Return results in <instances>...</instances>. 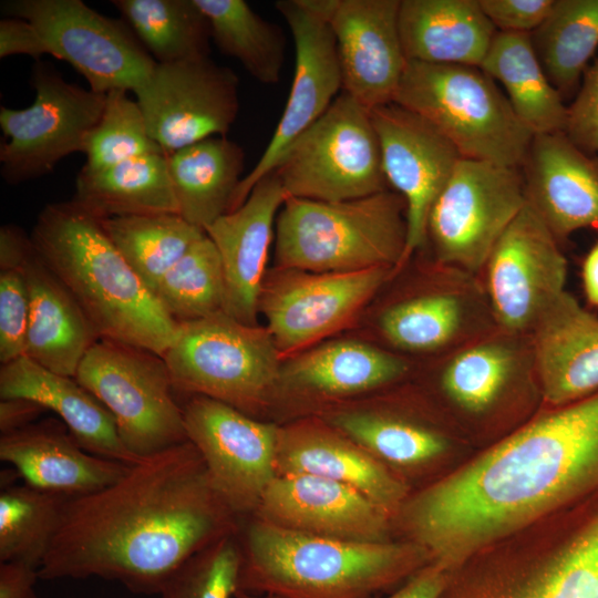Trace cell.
Segmentation results:
<instances>
[{
    "label": "cell",
    "mask_w": 598,
    "mask_h": 598,
    "mask_svg": "<svg viewBox=\"0 0 598 598\" xmlns=\"http://www.w3.org/2000/svg\"><path fill=\"white\" fill-rule=\"evenodd\" d=\"M238 530V516L186 441L143 457L103 489L68 498L39 577H97L158 595L188 558Z\"/></svg>",
    "instance_id": "obj_1"
},
{
    "label": "cell",
    "mask_w": 598,
    "mask_h": 598,
    "mask_svg": "<svg viewBox=\"0 0 598 598\" xmlns=\"http://www.w3.org/2000/svg\"><path fill=\"white\" fill-rule=\"evenodd\" d=\"M596 484L598 393L527 421L403 514L415 544L452 569L471 548Z\"/></svg>",
    "instance_id": "obj_2"
},
{
    "label": "cell",
    "mask_w": 598,
    "mask_h": 598,
    "mask_svg": "<svg viewBox=\"0 0 598 598\" xmlns=\"http://www.w3.org/2000/svg\"><path fill=\"white\" fill-rule=\"evenodd\" d=\"M30 236L100 339L164 355L179 323L126 262L102 218L73 199L53 203L41 210Z\"/></svg>",
    "instance_id": "obj_3"
},
{
    "label": "cell",
    "mask_w": 598,
    "mask_h": 598,
    "mask_svg": "<svg viewBox=\"0 0 598 598\" xmlns=\"http://www.w3.org/2000/svg\"><path fill=\"white\" fill-rule=\"evenodd\" d=\"M238 538L239 590L277 598H377L433 560L415 543L320 537L255 516Z\"/></svg>",
    "instance_id": "obj_4"
},
{
    "label": "cell",
    "mask_w": 598,
    "mask_h": 598,
    "mask_svg": "<svg viewBox=\"0 0 598 598\" xmlns=\"http://www.w3.org/2000/svg\"><path fill=\"white\" fill-rule=\"evenodd\" d=\"M406 238V204L395 190L342 202L287 197L276 219L275 262L311 272L395 271Z\"/></svg>",
    "instance_id": "obj_5"
},
{
    "label": "cell",
    "mask_w": 598,
    "mask_h": 598,
    "mask_svg": "<svg viewBox=\"0 0 598 598\" xmlns=\"http://www.w3.org/2000/svg\"><path fill=\"white\" fill-rule=\"evenodd\" d=\"M393 103L432 124L463 158L520 168L534 137L480 66L406 61Z\"/></svg>",
    "instance_id": "obj_6"
},
{
    "label": "cell",
    "mask_w": 598,
    "mask_h": 598,
    "mask_svg": "<svg viewBox=\"0 0 598 598\" xmlns=\"http://www.w3.org/2000/svg\"><path fill=\"white\" fill-rule=\"evenodd\" d=\"M279 351L267 328L224 311L179 323L165 351L174 390L206 396L255 417L280 377Z\"/></svg>",
    "instance_id": "obj_7"
},
{
    "label": "cell",
    "mask_w": 598,
    "mask_h": 598,
    "mask_svg": "<svg viewBox=\"0 0 598 598\" xmlns=\"http://www.w3.org/2000/svg\"><path fill=\"white\" fill-rule=\"evenodd\" d=\"M271 173L287 197L342 202L389 189L370 111L342 91Z\"/></svg>",
    "instance_id": "obj_8"
},
{
    "label": "cell",
    "mask_w": 598,
    "mask_h": 598,
    "mask_svg": "<svg viewBox=\"0 0 598 598\" xmlns=\"http://www.w3.org/2000/svg\"><path fill=\"white\" fill-rule=\"evenodd\" d=\"M74 379L112 414L124 446L143 458L188 441L183 408L163 357L100 339Z\"/></svg>",
    "instance_id": "obj_9"
},
{
    "label": "cell",
    "mask_w": 598,
    "mask_h": 598,
    "mask_svg": "<svg viewBox=\"0 0 598 598\" xmlns=\"http://www.w3.org/2000/svg\"><path fill=\"white\" fill-rule=\"evenodd\" d=\"M525 205L520 168L461 157L430 209L426 245L437 261L481 275Z\"/></svg>",
    "instance_id": "obj_10"
},
{
    "label": "cell",
    "mask_w": 598,
    "mask_h": 598,
    "mask_svg": "<svg viewBox=\"0 0 598 598\" xmlns=\"http://www.w3.org/2000/svg\"><path fill=\"white\" fill-rule=\"evenodd\" d=\"M33 103L24 109L0 107V173L9 184L47 175L64 157L84 152L101 118L106 94L65 81L47 63L31 72Z\"/></svg>",
    "instance_id": "obj_11"
},
{
    "label": "cell",
    "mask_w": 598,
    "mask_h": 598,
    "mask_svg": "<svg viewBox=\"0 0 598 598\" xmlns=\"http://www.w3.org/2000/svg\"><path fill=\"white\" fill-rule=\"evenodd\" d=\"M2 7L7 17L30 21L48 53L68 62L94 92L134 91L156 65L124 21L81 0H13Z\"/></svg>",
    "instance_id": "obj_12"
},
{
    "label": "cell",
    "mask_w": 598,
    "mask_h": 598,
    "mask_svg": "<svg viewBox=\"0 0 598 598\" xmlns=\"http://www.w3.org/2000/svg\"><path fill=\"white\" fill-rule=\"evenodd\" d=\"M567 270L558 240L526 202L481 272L497 327L530 334L566 291Z\"/></svg>",
    "instance_id": "obj_13"
},
{
    "label": "cell",
    "mask_w": 598,
    "mask_h": 598,
    "mask_svg": "<svg viewBox=\"0 0 598 598\" xmlns=\"http://www.w3.org/2000/svg\"><path fill=\"white\" fill-rule=\"evenodd\" d=\"M183 412L187 439L214 488L237 516H251L277 476L279 426L200 395Z\"/></svg>",
    "instance_id": "obj_14"
},
{
    "label": "cell",
    "mask_w": 598,
    "mask_h": 598,
    "mask_svg": "<svg viewBox=\"0 0 598 598\" xmlns=\"http://www.w3.org/2000/svg\"><path fill=\"white\" fill-rule=\"evenodd\" d=\"M238 85L229 68L207 56L156 63L133 92L151 137L169 155L210 136H226L239 110Z\"/></svg>",
    "instance_id": "obj_15"
},
{
    "label": "cell",
    "mask_w": 598,
    "mask_h": 598,
    "mask_svg": "<svg viewBox=\"0 0 598 598\" xmlns=\"http://www.w3.org/2000/svg\"><path fill=\"white\" fill-rule=\"evenodd\" d=\"M378 326L395 349L437 357L497 328L481 275L434 258L430 285L389 303Z\"/></svg>",
    "instance_id": "obj_16"
},
{
    "label": "cell",
    "mask_w": 598,
    "mask_h": 598,
    "mask_svg": "<svg viewBox=\"0 0 598 598\" xmlns=\"http://www.w3.org/2000/svg\"><path fill=\"white\" fill-rule=\"evenodd\" d=\"M276 8L295 43V72L275 132L255 167L241 179L229 212L237 209L254 186L276 167L285 151L306 132L342 91L336 41L324 17L308 0H281Z\"/></svg>",
    "instance_id": "obj_17"
},
{
    "label": "cell",
    "mask_w": 598,
    "mask_h": 598,
    "mask_svg": "<svg viewBox=\"0 0 598 598\" xmlns=\"http://www.w3.org/2000/svg\"><path fill=\"white\" fill-rule=\"evenodd\" d=\"M278 270L265 278L259 311L279 352L306 347L343 324L394 272L389 267L349 272Z\"/></svg>",
    "instance_id": "obj_18"
},
{
    "label": "cell",
    "mask_w": 598,
    "mask_h": 598,
    "mask_svg": "<svg viewBox=\"0 0 598 598\" xmlns=\"http://www.w3.org/2000/svg\"><path fill=\"white\" fill-rule=\"evenodd\" d=\"M17 268L25 280L29 324L25 355L74 378L100 337L74 296L52 271L31 236L14 225L0 228V269Z\"/></svg>",
    "instance_id": "obj_19"
},
{
    "label": "cell",
    "mask_w": 598,
    "mask_h": 598,
    "mask_svg": "<svg viewBox=\"0 0 598 598\" xmlns=\"http://www.w3.org/2000/svg\"><path fill=\"white\" fill-rule=\"evenodd\" d=\"M370 114L386 182L406 204L408 238L399 270L426 246L430 209L461 155L432 124L396 103Z\"/></svg>",
    "instance_id": "obj_20"
},
{
    "label": "cell",
    "mask_w": 598,
    "mask_h": 598,
    "mask_svg": "<svg viewBox=\"0 0 598 598\" xmlns=\"http://www.w3.org/2000/svg\"><path fill=\"white\" fill-rule=\"evenodd\" d=\"M326 18L336 41L342 92L369 111L393 103L406 58L401 0H308Z\"/></svg>",
    "instance_id": "obj_21"
},
{
    "label": "cell",
    "mask_w": 598,
    "mask_h": 598,
    "mask_svg": "<svg viewBox=\"0 0 598 598\" xmlns=\"http://www.w3.org/2000/svg\"><path fill=\"white\" fill-rule=\"evenodd\" d=\"M439 358L437 390L468 419H488L519 395L543 400L530 334L497 327Z\"/></svg>",
    "instance_id": "obj_22"
},
{
    "label": "cell",
    "mask_w": 598,
    "mask_h": 598,
    "mask_svg": "<svg viewBox=\"0 0 598 598\" xmlns=\"http://www.w3.org/2000/svg\"><path fill=\"white\" fill-rule=\"evenodd\" d=\"M302 534L384 542L390 515L359 491L309 474L277 475L251 515Z\"/></svg>",
    "instance_id": "obj_23"
},
{
    "label": "cell",
    "mask_w": 598,
    "mask_h": 598,
    "mask_svg": "<svg viewBox=\"0 0 598 598\" xmlns=\"http://www.w3.org/2000/svg\"><path fill=\"white\" fill-rule=\"evenodd\" d=\"M286 198L279 179L270 173L254 186L241 206L205 229L221 262L224 312L245 324L257 326L274 226Z\"/></svg>",
    "instance_id": "obj_24"
},
{
    "label": "cell",
    "mask_w": 598,
    "mask_h": 598,
    "mask_svg": "<svg viewBox=\"0 0 598 598\" xmlns=\"http://www.w3.org/2000/svg\"><path fill=\"white\" fill-rule=\"evenodd\" d=\"M520 169L527 204L558 243L598 226V158L564 132L534 135Z\"/></svg>",
    "instance_id": "obj_25"
},
{
    "label": "cell",
    "mask_w": 598,
    "mask_h": 598,
    "mask_svg": "<svg viewBox=\"0 0 598 598\" xmlns=\"http://www.w3.org/2000/svg\"><path fill=\"white\" fill-rule=\"evenodd\" d=\"M276 467L277 475L309 474L346 484L390 516L408 491L385 464L322 419L279 426Z\"/></svg>",
    "instance_id": "obj_26"
},
{
    "label": "cell",
    "mask_w": 598,
    "mask_h": 598,
    "mask_svg": "<svg viewBox=\"0 0 598 598\" xmlns=\"http://www.w3.org/2000/svg\"><path fill=\"white\" fill-rule=\"evenodd\" d=\"M0 458L24 484L65 498L103 489L131 466L85 451L62 421L51 417L1 434Z\"/></svg>",
    "instance_id": "obj_27"
},
{
    "label": "cell",
    "mask_w": 598,
    "mask_h": 598,
    "mask_svg": "<svg viewBox=\"0 0 598 598\" xmlns=\"http://www.w3.org/2000/svg\"><path fill=\"white\" fill-rule=\"evenodd\" d=\"M545 403L567 405L598 393V317L567 290L530 333Z\"/></svg>",
    "instance_id": "obj_28"
},
{
    "label": "cell",
    "mask_w": 598,
    "mask_h": 598,
    "mask_svg": "<svg viewBox=\"0 0 598 598\" xmlns=\"http://www.w3.org/2000/svg\"><path fill=\"white\" fill-rule=\"evenodd\" d=\"M0 398L25 399L59 416L87 452L133 465L140 460L120 439L110 411L74 378L48 370L23 355L0 369Z\"/></svg>",
    "instance_id": "obj_29"
},
{
    "label": "cell",
    "mask_w": 598,
    "mask_h": 598,
    "mask_svg": "<svg viewBox=\"0 0 598 598\" xmlns=\"http://www.w3.org/2000/svg\"><path fill=\"white\" fill-rule=\"evenodd\" d=\"M408 61L481 66L497 32L478 0H401Z\"/></svg>",
    "instance_id": "obj_30"
},
{
    "label": "cell",
    "mask_w": 598,
    "mask_h": 598,
    "mask_svg": "<svg viewBox=\"0 0 598 598\" xmlns=\"http://www.w3.org/2000/svg\"><path fill=\"white\" fill-rule=\"evenodd\" d=\"M402 355L359 341L319 346L280 369L278 385L303 393L342 398L391 384L410 372Z\"/></svg>",
    "instance_id": "obj_31"
},
{
    "label": "cell",
    "mask_w": 598,
    "mask_h": 598,
    "mask_svg": "<svg viewBox=\"0 0 598 598\" xmlns=\"http://www.w3.org/2000/svg\"><path fill=\"white\" fill-rule=\"evenodd\" d=\"M178 215L205 229L229 212L245 152L226 136H210L167 155Z\"/></svg>",
    "instance_id": "obj_32"
},
{
    "label": "cell",
    "mask_w": 598,
    "mask_h": 598,
    "mask_svg": "<svg viewBox=\"0 0 598 598\" xmlns=\"http://www.w3.org/2000/svg\"><path fill=\"white\" fill-rule=\"evenodd\" d=\"M480 68L502 84L515 114L534 135L564 132L567 106L529 33L497 31Z\"/></svg>",
    "instance_id": "obj_33"
},
{
    "label": "cell",
    "mask_w": 598,
    "mask_h": 598,
    "mask_svg": "<svg viewBox=\"0 0 598 598\" xmlns=\"http://www.w3.org/2000/svg\"><path fill=\"white\" fill-rule=\"evenodd\" d=\"M72 199L100 218L178 214L164 153L137 156L101 171L81 169Z\"/></svg>",
    "instance_id": "obj_34"
},
{
    "label": "cell",
    "mask_w": 598,
    "mask_h": 598,
    "mask_svg": "<svg viewBox=\"0 0 598 598\" xmlns=\"http://www.w3.org/2000/svg\"><path fill=\"white\" fill-rule=\"evenodd\" d=\"M111 3L156 63L209 55L210 28L195 0H112Z\"/></svg>",
    "instance_id": "obj_35"
},
{
    "label": "cell",
    "mask_w": 598,
    "mask_h": 598,
    "mask_svg": "<svg viewBox=\"0 0 598 598\" xmlns=\"http://www.w3.org/2000/svg\"><path fill=\"white\" fill-rule=\"evenodd\" d=\"M220 52L238 60L262 84H276L285 62L286 38L244 0H195Z\"/></svg>",
    "instance_id": "obj_36"
},
{
    "label": "cell",
    "mask_w": 598,
    "mask_h": 598,
    "mask_svg": "<svg viewBox=\"0 0 598 598\" xmlns=\"http://www.w3.org/2000/svg\"><path fill=\"white\" fill-rule=\"evenodd\" d=\"M114 246L154 293L162 277L206 234L178 214L102 218Z\"/></svg>",
    "instance_id": "obj_37"
},
{
    "label": "cell",
    "mask_w": 598,
    "mask_h": 598,
    "mask_svg": "<svg viewBox=\"0 0 598 598\" xmlns=\"http://www.w3.org/2000/svg\"><path fill=\"white\" fill-rule=\"evenodd\" d=\"M383 464L415 466L442 455L444 432L417 420L375 410H340L322 419Z\"/></svg>",
    "instance_id": "obj_38"
},
{
    "label": "cell",
    "mask_w": 598,
    "mask_h": 598,
    "mask_svg": "<svg viewBox=\"0 0 598 598\" xmlns=\"http://www.w3.org/2000/svg\"><path fill=\"white\" fill-rule=\"evenodd\" d=\"M530 38L549 81L563 95L598 48V0H554Z\"/></svg>",
    "instance_id": "obj_39"
},
{
    "label": "cell",
    "mask_w": 598,
    "mask_h": 598,
    "mask_svg": "<svg viewBox=\"0 0 598 598\" xmlns=\"http://www.w3.org/2000/svg\"><path fill=\"white\" fill-rule=\"evenodd\" d=\"M68 498L24 485L0 493V561L42 565Z\"/></svg>",
    "instance_id": "obj_40"
},
{
    "label": "cell",
    "mask_w": 598,
    "mask_h": 598,
    "mask_svg": "<svg viewBox=\"0 0 598 598\" xmlns=\"http://www.w3.org/2000/svg\"><path fill=\"white\" fill-rule=\"evenodd\" d=\"M154 296L177 323L200 320L224 311L221 262L207 235L196 241L162 277Z\"/></svg>",
    "instance_id": "obj_41"
},
{
    "label": "cell",
    "mask_w": 598,
    "mask_h": 598,
    "mask_svg": "<svg viewBox=\"0 0 598 598\" xmlns=\"http://www.w3.org/2000/svg\"><path fill=\"white\" fill-rule=\"evenodd\" d=\"M82 169L95 172L147 154L163 153L151 137L143 112L126 90L106 93L100 121L91 132Z\"/></svg>",
    "instance_id": "obj_42"
},
{
    "label": "cell",
    "mask_w": 598,
    "mask_h": 598,
    "mask_svg": "<svg viewBox=\"0 0 598 598\" xmlns=\"http://www.w3.org/2000/svg\"><path fill=\"white\" fill-rule=\"evenodd\" d=\"M241 548L238 532L203 548L163 585L161 598H236Z\"/></svg>",
    "instance_id": "obj_43"
},
{
    "label": "cell",
    "mask_w": 598,
    "mask_h": 598,
    "mask_svg": "<svg viewBox=\"0 0 598 598\" xmlns=\"http://www.w3.org/2000/svg\"><path fill=\"white\" fill-rule=\"evenodd\" d=\"M536 579L545 598H598V517Z\"/></svg>",
    "instance_id": "obj_44"
},
{
    "label": "cell",
    "mask_w": 598,
    "mask_h": 598,
    "mask_svg": "<svg viewBox=\"0 0 598 598\" xmlns=\"http://www.w3.org/2000/svg\"><path fill=\"white\" fill-rule=\"evenodd\" d=\"M29 296L22 272L0 269V362L7 364L25 355Z\"/></svg>",
    "instance_id": "obj_45"
},
{
    "label": "cell",
    "mask_w": 598,
    "mask_h": 598,
    "mask_svg": "<svg viewBox=\"0 0 598 598\" xmlns=\"http://www.w3.org/2000/svg\"><path fill=\"white\" fill-rule=\"evenodd\" d=\"M564 133L582 151L598 154V59L567 107Z\"/></svg>",
    "instance_id": "obj_46"
},
{
    "label": "cell",
    "mask_w": 598,
    "mask_h": 598,
    "mask_svg": "<svg viewBox=\"0 0 598 598\" xmlns=\"http://www.w3.org/2000/svg\"><path fill=\"white\" fill-rule=\"evenodd\" d=\"M496 30L532 33L548 17L554 0H478Z\"/></svg>",
    "instance_id": "obj_47"
},
{
    "label": "cell",
    "mask_w": 598,
    "mask_h": 598,
    "mask_svg": "<svg viewBox=\"0 0 598 598\" xmlns=\"http://www.w3.org/2000/svg\"><path fill=\"white\" fill-rule=\"evenodd\" d=\"M24 54L37 61L48 53L47 45L37 28L28 20L6 17L0 21V58Z\"/></svg>",
    "instance_id": "obj_48"
},
{
    "label": "cell",
    "mask_w": 598,
    "mask_h": 598,
    "mask_svg": "<svg viewBox=\"0 0 598 598\" xmlns=\"http://www.w3.org/2000/svg\"><path fill=\"white\" fill-rule=\"evenodd\" d=\"M451 569L443 563L431 560L385 598H441Z\"/></svg>",
    "instance_id": "obj_49"
},
{
    "label": "cell",
    "mask_w": 598,
    "mask_h": 598,
    "mask_svg": "<svg viewBox=\"0 0 598 598\" xmlns=\"http://www.w3.org/2000/svg\"><path fill=\"white\" fill-rule=\"evenodd\" d=\"M39 569L22 563L0 564V598H38Z\"/></svg>",
    "instance_id": "obj_50"
},
{
    "label": "cell",
    "mask_w": 598,
    "mask_h": 598,
    "mask_svg": "<svg viewBox=\"0 0 598 598\" xmlns=\"http://www.w3.org/2000/svg\"><path fill=\"white\" fill-rule=\"evenodd\" d=\"M45 411L33 401L25 399H6L0 402L1 434L20 430L37 421Z\"/></svg>",
    "instance_id": "obj_51"
},
{
    "label": "cell",
    "mask_w": 598,
    "mask_h": 598,
    "mask_svg": "<svg viewBox=\"0 0 598 598\" xmlns=\"http://www.w3.org/2000/svg\"><path fill=\"white\" fill-rule=\"evenodd\" d=\"M582 286L587 301L598 307V241L584 260Z\"/></svg>",
    "instance_id": "obj_52"
},
{
    "label": "cell",
    "mask_w": 598,
    "mask_h": 598,
    "mask_svg": "<svg viewBox=\"0 0 598 598\" xmlns=\"http://www.w3.org/2000/svg\"><path fill=\"white\" fill-rule=\"evenodd\" d=\"M236 598H277V597L272 595H267V594L258 595V594H251V592L238 590L236 594Z\"/></svg>",
    "instance_id": "obj_53"
}]
</instances>
